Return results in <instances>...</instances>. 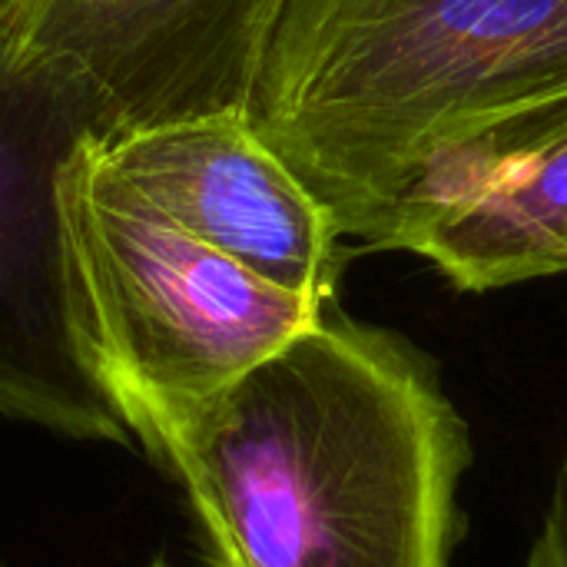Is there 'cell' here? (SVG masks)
Wrapping results in <instances>:
<instances>
[{
	"mask_svg": "<svg viewBox=\"0 0 567 567\" xmlns=\"http://www.w3.org/2000/svg\"><path fill=\"white\" fill-rule=\"evenodd\" d=\"M252 133L342 239H389L567 133V0H289Z\"/></svg>",
	"mask_w": 567,
	"mask_h": 567,
	"instance_id": "1",
	"label": "cell"
},
{
	"mask_svg": "<svg viewBox=\"0 0 567 567\" xmlns=\"http://www.w3.org/2000/svg\"><path fill=\"white\" fill-rule=\"evenodd\" d=\"M150 455L216 567H452L465 422L412 342L336 302Z\"/></svg>",
	"mask_w": 567,
	"mask_h": 567,
	"instance_id": "2",
	"label": "cell"
},
{
	"mask_svg": "<svg viewBox=\"0 0 567 567\" xmlns=\"http://www.w3.org/2000/svg\"><path fill=\"white\" fill-rule=\"evenodd\" d=\"M70 286L96 375L150 452L156 435L269 359L329 302L289 292L179 229L86 136L60 173Z\"/></svg>",
	"mask_w": 567,
	"mask_h": 567,
	"instance_id": "3",
	"label": "cell"
},
{
	"mask_svg": "<svg viewBox=\"0 0 567 567\" xmlns=\"http://www.w3.org/2000/svg\"><path fill=\"white\" fill-rule=\"evenodd\" d=\"M86 136L76 96L0 40V419L130 445L83 339L60 216V173Z\"/></svg>",
	"mask_w": 567,
	"mask_h": 567,
	"instance_id": "4",
	"label": "cell"
},
{
	"mask_svg": "<svg viewBox=\"0 0 567 567\" xmlns=\"http://www.w3.org/2000/svg\"><path fill=\"white\" fill-rule=\"evenodd\" d=\"M289 0H0V40L100 140L246 113Z\"/></svg>",
	"mask_w": 567,
	"mask_h": 567,
	"instance_id": "5",
	"label": "cell"
},
{
	"mask_svg": "<svg viewBox=\"0 0 567 567\" xmlns=\"http://www.w3.org/2000/svg\"><path fill=\"white\" fill-rule=\"evenodd\" d=\"M106 159L189 236L289 292L336 302L346 239L246 113L126 133L106 143Z\"/></svg>",
	"mask_w": 567,
	"mask_h": 567,
	"instance_id": "6",
	"label": "cell"
},
{
	"mask_svg": "<svg viewBox=\"0 0 567 567\" xmlns=\"http://www.w3.org/2000/svg\"><path fill=\"white\" fill-rule=\"evenodd\" d=\"M389 249L422 256L458 292L567 272V133L458 203L402 226Z\"/></svg>",
	"mask_w": 567,
	"mask_h": 567,
	"instance_id": "7",
	"label": "cell"
},
{
	"mask_svg": "<svg viewBox=\"0 0 567 567\" xmlns=\"http://www.w3.org/2000/svg\"><path fill=\"white\" fill-rule=\"evenodd\" d=\"M525 567H567V462L548 505V518L532 545Z\"/></svg>",
	"mask_w": 567,
	"mask_h": 567,
	"instance_id": "8",
	"label": "cell"
},
{
	"mask_svg": "<svg viewBox=\"0 0 567 567\" xmlns=\"http://www.w3.org/2000/svg\"><path fill=\"white\" fill-rule=\"evenodd\" d=\"M153 567H169V565H166V561H156V565H153Z\"/></svg>",
	"mask_w": 567,
	"mask_h": 567,
	"instance_id": "9",
	"label": "cell"
},
{
	"mask_svg": "<svg viewBox=\"0 0 567 567\" xmlns=\"http://www.w3.org/2000/svg\"><path fill=\"white\" fill-rule=\"evenodd\" d=\"M0 567H7V561H3V558H0Z\"/></svg>",
	"mask_w": 567,
	"mask_h": 567,
	"instance_id": "10",
	"label": "cell"
}]
</instances>
